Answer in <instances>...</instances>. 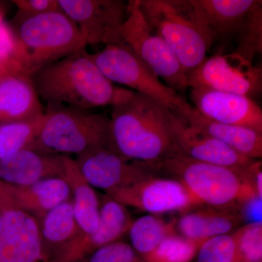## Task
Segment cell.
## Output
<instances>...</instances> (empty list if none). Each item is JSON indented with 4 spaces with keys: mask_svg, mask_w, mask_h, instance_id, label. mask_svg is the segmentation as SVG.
<instances>
[{
    "mask_svg": "<svg viewBox=\"0 0 262 262\" xmlns=\"http://www.w3.org/2000/svg\"><path fill=\"white\" fill-rule=\"evenodd\" d=\"M30 77L38 96L48 103L82 110L113 107L134 94L108 80L85 48L39 69Z\"/></svg>",
    "mask_w": 262,
    "mask_h": 262,
    "instance_id": "obj_1",
    "label": "cell"
},
{
    "mask_svg": "<svg viewBox=\"0 0 262 262\" xmlns=\"http://www.w3.org/2000/svg\"><path fill=\"white\" fill-rule=\"evenodd\" d=\"M110 117L112 149L127 159L155 164L177 154L168 107L134 92L113 106Z\"/></svg>",
    "mask_w": 262,
    "mask_h": 262,
    "instance_id": "obj_2",
    "label": "cell"
},
{
    "mask_svg": "<svg viewBox=\"0 0 262 262\" xmlns=\"http://www.w3.org/2000/svg\"><path fill=\"white\" fill-rule=\"evenodd\" d=\"M151 165L162 175L179 180L204 206L239 210L246 202L258 196L246 174L248 167L237 170L179 153Z\"/></svg>",
    "mask_w": 262,
    "mask_h": 262,
    "instance_id": "obj_3",
    "label": "cell"
},
{
    "mask_svg": "<svg viewBox=\"0 0 262 262\" xmlns=\"http://www.w3.org/2000/svg\"><path fill=\"white\" fill-rule=\"evenodd\" d=\"M18 15L12 28L18 42L20 68L29 75L87 46L77 24L63 11Z\"/></svg>",
    "mask_w": 262,
    "mask_h": 262,
    "instance_id": "obj_4",
    "label": "cell"
},
{
    "mask_svg": "<svg viewBox=\"0 0 262 262\" xmlns=\"http://www.w3.org/2000/svg\"><path fill=\"white\" fill-rule=\"evenodd\" d=\"M110 117L105 113L49 103L32 147L53 154L80 156L101 149H112Z\"/></svg>",
    "mask_w": 262,
    "mask_h": 262,
    "instance_id": "obj_5",
    "label": "cell"
},
{
    "mask_svg": "<svg viewBox=\"0 0 262 262\" xmlns=\"http://www.w3.org/2000/svg\"><path fill=\"white\" fill-rule=\"evenodd\" d=\"M151 28L168 45L187 75L207 57L214 41L196 21L189 0H139Z\"/></svg>",
    "mask_w": 262,
    "mask_h": 262,
    "instance_id": "obj_6",
    "label": "cell"
},
{
    "mask_svg": "<svg viewBox=\"0 0 262 262\" xmlns=\"http://www.w3.org/2000/svg\"><path fill=\"white\" fill-rule=\"evenodd\" d=\"M91 56L103 75L113 83L127 86L134 92L154 98L175 113H184L192 106L177 91L163 83L124 43L106 46Z\"/></svg>",
    "mask_w": 262,
    "mask_h": 262,
    "instance_id": "obj_7",
    "label": "cell"
},
{
    "mask_svg": "<svg viewBox=\"0 0 262 262\" xmlns=\"http://www.w3.org/2000/svg\"><path fill=\"white\" fill-rule=\"evenodd\" d=\"M122 42L176 91L189 88L187 75L163 38L146 21L139 0L128 1L127 16L121 31Z\"/></svg>",
    "mask_w": 262,
    "mask_h": 262,
    "instance_id": "obj_8",
    "label": "cell"
},
{
    "mask_svg": "<svg viewBox=\"0 0 262 262\" xmlns=\"http://www.w3.org/2000/svg\"><path fill=\"white\" fill-rule=\"evenodd\" d=\"M189 88H204L252 98L262 91V70L237 53L207 56L187 75Z\"/></svg>",
    "mask_w": 262,
    "mask_h": 262,
    "instance_id": "obj_9",
    "label": "cell"
},
{
    "mask_svg": "<svg viewBox=\"0 0 262 262\" xmlns=\"http://www.w3.org/2000/svg\"><path fill=\"white\" fill-rule=\"evenodd\" d=\"M125 207L148 214L182 213L203 206L177 179L156 174L130 187L107 193Z\"/></svg>",
    "mask_w": 262,
    "mask_h": 262,
    "instance_id": "obj_10",
    "label": "cell"
},
{
    "mask_svg": "<svg viewBox=\"0 0 262 262\" xmlns=\"http://www.w3.org/2000/svg\"><path fill=\"white\" fill-rule=\"evenodd\" d=\"M62 11L80 29L86 44H123L121 31L128 2L122 0H58Z\"/></svg>",
    "mask_w": 262,
    "mask_h": 262,
    "instance_id": "obj_11",
    "label": "cell"
},
{
    "mask_svg": "<svg viewBox=\"0 0 262 262\" xmlns=\"http://www.w3.org/2000/svg\"><path fill=\"white\" fill-rule=\"evenodd\" d=\"M98 194L99 222L93 233L80 234L45 262H78L128 233L134 220L127 207L106 194Z\"/></svg>",
    "mask_w": 262,
    "mask_h": 262,
    "instance_id": "obj_12",
    "label": "cell"
},
{
    "mask_svg": "<svg viewBox=\"0 0 262 262\" xmlns=\"http://www.w3.org/2000/svg\"><path fill=\"white\" fill-rule=\"evenodd\" d=\"M75 161L90 185L105 194L160 174L149 164L127 159L112 149L80 155Z\"/></svg>",
    "mask_w": 262,
    "mask_h": 262,
    "instance_id": "obj_13",
    "label": "cell"
},
{
    "mask_svg": "<svg viewBox=\"0 0 262 262\" xmlns=\"http://www.w3.org/2000/svg\"><path fill=\"white\" fill-rule=\"evenodd\" d=\"M170 129L178 153L191 159L237 170H244L254 160L239 154L172 111Z\"/></svg>",
    "mask_w": 262,
    "mask_h": 262,
    "instance_id": "obj_14",
    "label": "cell"
},
{
    "mask_svg": "<svg viewBox=\"0 0 262 262\" xmlns=\"http://www.w3.org/2000/svg\"><path fill=\"white\" fill-rule=\"evenodd\" d=\"M191 99L202 116L262 133V110L252 98L225 91L192 88Z\"/></svg>",
    "mask_w": 262,
    "mask_h": 262,
    "instance_id": "obj_15",
    "label": "cell"
},
{
    "mask_svg": "<svg viewBox=\"0 0 262 262\" xmlns=\"http://www.w3.org/2000/svg\"><path fill=\"white\" fill-rule=\"evenodd\" d=\"M64 177L63 155L24 148L0 160V181L14 186H28L46 179Z\"/></svg>",
    "mask_w": 262,
    "mask_h": 262,
    "instance_id": "obj_16",
    "label": "cell"
},
{
    "mask_svg": "<svg viewBox=\"0 0 262 262\" xmlns=\"http://www.w3.org/2000/svg\"><path fill=\"white\" fill-rule=\"evenodd\" d=\"M257 0H189L198 23L214 41L234 39Z\"/></svg>",
    "mask_w": 262,
    "mask_h": 262,
    "instance_id": "obj_17",
    "label": "cell"
},
{
    "mask_svg": "<svg viewBox=\"0 0 262 262\" xmlns=\"http://www.w3.org/2000/svg\"><path fill=\"white\" fill-rule=\"evenodd\" d=\"M239 209L203 206L181 213L176 220L178 233L194 241L207 239L230 233L244 225Z\"/></svg>",
    "mask_w": 262,
    "mask_h": 262,
    "instance_id": "obj_18",
    "label": "cell"
},
{
    "mask_svg": "<svg viewBox=\"0 0 262 262\" xmlns=\"http://www.w3.org/2000/svg\"><path fill=\"white\" fill-rule=\"evenodd\" d=\"M44 113L29 74H13L0 82V123L27 121Z\"/></svg>",
    "mask_w": 262,
    "mask_h": 262,
    "instance_id": "obj_19",
    "label": "cell"
},
{
    "mask_svg": "<svg viewBox=\"0 0 262 262\" xmlns=\"http://www.w3.org/2000/svg\"><path fill=\"white\" fill-rule=\"evenodd\" d=\"M178 115L190 125L222 141L239 154L251 159L261 160L262 133L248 127L212 121L202 116L192 106L187 111Z\"/></svg>",
    "mask_w": 262,
    "mask_h": 262,
    "instance_id": "obj_20",
    "label": "cell"
},
{
    "mask_svg": "<svg viewBox=\"0 0 262 262\" xmlns=\"http://www.w3.org/2000/svg\"><path fill=\"white\" fill-rule=\"evenodd\" d=\"M3 184L17 204L37 221L58 205L72 199L70 188L62 178L46 179L28 186Z\"/></svg>",
    "mask_w": 262,
    "mask_h": 262,
    "instance_id": "obj_21",
    "label": "cell"
},
{
    "mask_svg": "<svg viewBox=\"0 0 262 262\" xmlns=\"http://www.w3.org/2000/svg\"><path fill=\"white\" fill-rule=\"evenodd\" d=\"M63 179L72 192L74 211L80 234L93 233L99 222V199L98 193L86 181L75 160L63 155Z\"/></svg>",
    "mask_w": 262,
    "mask_h": 262,
    "instance_id": "obj_22",
    "label": "cell"
},
{
    "mask_svg": "<svg viewBox=\"0 0 262 262\" xmlns=\"http://www.w3.org/2000/svg\"><path fill=\"white\" fill-rule=\"evenodd\" d=\"M39 224L42 262L80 234L76 220L72 199L58 205L48 212Z\"/></svg>",
    "mask_w": 262,
    "mask_h": 262,
    "instance_id": "obj_23",
    "label": "cell"
},
{
    "mask_svg": "<svg viewBox=\"0 0 262 262\" xmlns=\"http://www.w3.org/2000/svg\"><path fill=\"white\" fill-rule=\"evenodd\" d=\"M177 232L176 220L166 221L159 215L146 214L134 220L127 234L131 246L144 258Z\"/></svg>",
    "mask_w": 262,
    "mask_h": 262,
    "instance_id": "obj_24",
    "label": "cell"
},
{
    "mask_svg": "<svg viewBox=\"0 0 262 262\" xmlns=\"http://www.w3.org/2000/svg\"><path fill=\"white\" fill-rule=\"evenodd\" d=\"M44 114L27 121L0 123V160L24 148L30 147L35 142Z\"/></svg>",
    "mask_w": 262,
    "mask_h": 262,
    "instance_id": "obj_25",
    "label": "cell"
},
{
    "mask_svg": "<svg viewBox=\"0 0 262 262\" xmlns=\"http://www.w3.org/2000/svg\"><path fill=\"white\" fill-rule=\"evenodd\" d=\"M234 40L233 51L253 63L255 56L262 52V2H256L241 25Z\"/></svg>",
    "mask_w": 262,
    "mask_h": 262,
    "instance_id": "obj_26",
    "label": "cell"
},
{
    "mask_svg": "<svg viewBox=\"0 0 262 262\" xmlns=\"http://www.w3.org/2000/svg\"><path fill=\"white\" fill-rule=\"evenodd\" d=\"M204 242L187 238L177 232L167 237L144 258L149 262H192Z\"/></svg>",
    "mask_w": 262,
    "mask_h": 262,
    "instance_id": "obj_27",
    "label": "cell"
},
{
    "mask_svg": "<svg viewBox=\"0 0 262 262\" xmlns=\"http://www.w3.org/2000/svg\"><path fill=\"white\" fill-rule=\"evenodd\" d=\"M194 262H239L237 232L216 236L205 241Z\"/></svg>",
    "mask_w": 262,
    "mask_h": 262,
    "instance_id": "obj_28",
    "label": "cell"
},
{
    "mask_svg": "<svg viewBox=\"0 0 262 262\" xmlns=\"http://www.w3.org/2000/svg\"><path fill=\"white\" fill-rule=\"evenodd\" d=\"M239 262L262 261V222L236 229Z\"/></svg>",
    "mask_w": 262,
    "mask_h": 262,
    "instance_id": "obj_29",
    "label": "cell"
},
{
    "mask_svg": "<svg viewBox=\"0 0 262 262\" xmlns=\"http://www.w3.org/2000/svg\"><path fill=\"white\" fill-rule=\"evenodd\" d=\"M78 262H149L130 244L118 241L95 251Z\"/></svg>",
    "mask_w": 262,
    "mask_h": 262,
    "instance_id": "obj_30",
    "label": "cell"
},
{
    "mask_svg": "<svg viewBox=\"0 0 262 262\" xmlns=\"http://www.w3.org/2000/svg\"><path fill=\"white\" fill-rule=\"evenodd\" d=\"M0 61L13 63L20 68V50L16 36L12 27L6 23L0 10ZM23 71V70H22Z\"/></svg>",
    "mask_w": 262,
    "mask_h": 262,
    "instance_id": "obj_31",
    "label": "cell"
},
{
    "mask_svg": "<svg viewBox=\"0 0 262 262\" xmlns=\"http://www.w3.org/2000/svg\"><path fill=\"white\" fill-rule=\"evenodd\" d=\"M19 12L24 14L37 15L49 12L62 11L58 0H16L13 1Z\"/></svg>",
    "mask_w": 262,
    "mask_h": 262,
    "instance_id": "obj_32",
    "label": "cell"
},
{
    "mask_svg": "<svg viewBox=\"0 0 262 262\" xmlns=\"http://www.w3.org/2000/svg\"><path fill=\"white\" fill-rule=\"evenodd\" d=\"M261 198L256 196L241 206L239 208L241 215L246 224L256 223L261 222Z\"/></svg>",
    "mask_w": 262,
    "mask_h": 262,
    "instance_id": "obj_33",
    "label": "cell"
},
{
    "mask_svg": "<svg viewBox=\"0 0 262 262\" xmlns=\"http://www.w3.org/2000/svg\"><path fill=\"white\" fill-rule=\"evenodd\" d=\"M19 72H24L20 70L18 66L0 61V82L4 80L8 76L19 73Z\"/></svg>",
    "mask_w": 262,
    "mask_h": 262,
    "instance_id": "obj_34",
    "label": "cell"
},
{
    "mask_svg": "<svg viewBox=\"0 0 262 262\" xmlns=\"http://www.w3.org/2000/svg\"><path fill=\"white\" fill-rule=\"evenodd\" d=\"M0 226H1V213H0Z\"/></svg>",
    "mask_w": 262,
    "mask_h": 262,
    "instance_id": "obj_35",
    "label": "cell"
},
{
    "mask_svg": "<svg viewBox=\"0 0 262 262\" xmlns=\"http://www.w3.org/2000/svg\"><path fill=\"white\" fill-rule=\"evenodd\" d=\"M262 262V261H261Z\"/></svg>",
    "mask_w": 262,
    "mask_h": 262,
    "instance_id": "obj_36",
    "label": "cell"
}]
</instances>
